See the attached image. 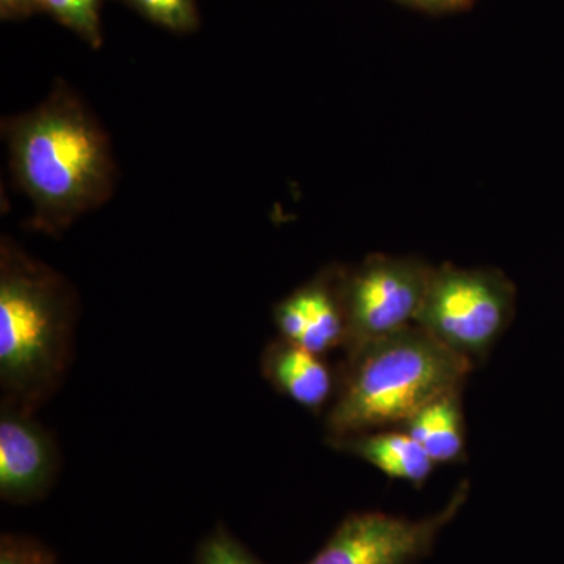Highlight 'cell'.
Listing matches in <instances>:
<instances>
[{
  "label": "cell",
  "instance_id": "cell-11",
  "mask_svg": "<svg viewBox=\"0 0 564 564\" xmlns=\"http://www.w3.org/2000/svg\"><path fill=\"white\" fill-rule=\"evenodd\" d=\"M462 391L456 389L437 397L400 426L422 445L436 466L462 462L466 455Z\"/></svg>",
  "mask_w": 564,
  "mask_h": 564
},
{
  "label": "cell",
  "instance_id": "cell-13",
  "mask_svg": "<svg viewBox=\"0 0 564 564\" xmlns=\"http://www.w3.org/2000/svg\"><path fill=\"white\" fill-rule=\"evenodd\" d=\"M193 564H263L250 549L218 524L196 549Z\"/></svg>",
  "mask_w": 564,
  "mask_h": 564
},
{
  "label": "cell",
  "instance_id": "cell-12",
  "mask_svg": "<svg viewBox=\"0 0 564 564\" xmlns=\"http://www.w3.org/2000/svg\"><path fill=\"white\" fill-rule=\"evenodd\" d=\"M39 7L93 47L101 46V0H40Z\"/></svg>",
  "mask_w": 564,
  "mask_h": 564
},
{
  "label": "cell",
  "instance_id": "cell-18",
  "mask_svg": "<svg viewBox=\"0 0 564 564\" xmlns=\"http://www.w3.org/2000/svg\"><path fill=\"white\" fill-rule=\"evenodd\" d=\"M400 2L411 3V6H414L415 0H400Z\"/></svg>",
  "mask_w": 564,
  "mask_h": 564
},
{
  "label": "cell",
  "instance_id": "cell-15",
  "mask_svg": "<svg viewBox=\"0 0 564 564\" xmlns=\"http://www.w3.org/2000/svg\"><path fill=\"white\" fill-rule=\"evenodd\" d=\"M0 564H57V556L36 538L3 533L0 538Z\"/></svg>",
  "mask_w": 564,
  "mask_h": 564
},
{
  "label": "cell",
  "instance_id": "cell-4",
  "mask_svg": "<svg viewBox=\"0 0 564 564\" xmlns=\"http://www.w3.org/2000/svg\"><path fill=\"white\" fill-rule=\"evenodd\" d=\"M516 288L500 270L433 269L415 325L448 350L484 361L513 322Z\"/></svg>",
  "mask_w": 564,
  "mask_h": 564
},
{
  "label": "cell",
  "instance_id": "cell-17",
  "mask_svg": "<svg viewBox=\"0 0 564 564\" xmlns=\"http://www.w3.org/2000/svg\"><path fill=\"white\" fill-rule=\"evenodd\" d=\"M40 0H0V10L3 18L22 17L40 10Z\"/></svg>",
  "mask_w": 564,
  "mask_h": 564
},
{
  "label": "cell",
  "instance_id": "cell-3",
  "mask_svg": "<svg viewBox=\"0 0 564 564\" xmlns=\"http://www.w3.org/2000/svg\"><path fill=\"white\" fill-rule=\"evenodd\" d=\"M474 364L445 348L421 326L345 355L325 417L326 441L400 429L422 406L463 389Z\"/></svg>",
  "mask_w": 564,
  "mask_h": 564
},
{
  "label": "cell",
  "instance_id": "cell-7",
  "mask_svg": "<svg viewBox=\"0 0 564 564\" xmlns=\"http://www.w3.org/2000/svg\"><path fill=\"white\" fill-rule=\"evenodd\" d=\"M62 456L50 430L33 414L0 406V499L29 505L44 499L58 473Z\"/></svg>",
  "mask_w": 564,
  "mask_h": 564
},
{
  "label": "cell",
  "instance_id": "cell-5",
  "mask_svg": "<svg viewBox=\"0 0 564 564\" xmlns=\"http://www.w3.org/2000/svg\"><path fill=\"white\" fill-rule=\"evenodd\" d=\"M434 267L413 256L370 254L345 267V355L415 325Z\"/></svg>",
  "mask_w": 564,
  "mask_h": 564
},
{
  "label": "cell",
  "instance_id": "cell-14",
  "mask_svg": "<svg viewBox=\"0 0 564 564\" xmlns=\"http://www.w3.org/2000/svg\"><path fill=\"white\" fill-rule=\"evenodd\" d=\"M126 2L148 20L170 31L191 32L198 25L195 0H126Z\"/></svg>",
  "mask_w": 564,
  "mask_h": 564
},
{
  "label": "cell",
  "instance_id": "cell-9",
  "mask_svg": "<svg viewBox=\"0 0 564 564\" xmlns=\"http://www.w3.org/2000/svg\"><path fill=\"white\" fill-rule=\"evenodd\" d=\"M261 372L274 391L313 413L333 403L339 383V375L336 377L322 355L280 336L263 348Z\"/></svg>",
  "mask_w": 564,
  "mask_h": 564
},
{
  "label": "cell",
  "instance_id": "cell-1",
  "mask_svg": "<svg viewBox=\"0 0 564 564\" xmlns=\"http://www.w3.org/2000/svg\"><path fill=\"white\" fill-rule=\"evenodd\" d=\"M0 129L11 180L32 206V231L62 236L109 203L118 182L109 133L66 82L32 110L3 118Z\"/></svg>",
  "mask_w": 564,
  "mask_h": 564
},
{
  "label": "cell",
  "instance_id": "cell-8",
  "mask_svg": "<svg viewBox=\"0 0 564 564\" xmlns=\"http://www.w3.org/2000/svg\"><path fill=\"white\" fill-rule=\"evenodd\" d=\"M344 272V265L332 263L273 307L282 339L322 356L345 347Z\"/></svg>",
  "mask_w": 564,
  "mask_h": 564
},
{
  "label": "cell",
  "instance_id": "cell-10",
  "mask_svg": "<svg viewBox=\"0 0 564 564\" xmlns=\"http://www.w3.org/2000/svg\"><path fill=\"white\" fill-rule=\"evenodd\" d=\"M337 452L356 456L392 480H402L422 488L436 464L422 445L400 429L380 430L329 441Z\"/></svg>",
  "mask_w": 564,
  "mask_h": 564
},
{
  "label": "cell",
  "instance_id": "cell-2",
  "mask_svg": "<svg viewBox=\"0 0 564 564\" xmlns=\"http://www.w3.org/2000/svg\"><path fill=\"white\" fill-rule=\"evenodd\" d=\"M80 315L73 282L0 239V406L35 414L68 377Z\"/></svg>",
  "mask_w": 564,
  "mask_h": 564
},
{
  "label": "cell",
  "instance_id": "cell-6",
  "mask_svg": "<svg viewBox=\"0 0 564 564\" xmlns=\"http://www.w3.org/2000/svg\"><path fill=\"white\" fill-rule=\"evenodd\" d=\"M469 481L458 486L440 513L410 521L381 511L348 514L321 551L303 564H414L458 516L469 497Z\"/></svg>",
  "mask_w": 564,
  "mask_h": 564
},
{
  "label": "cell",
  "instance_id": "cell-16",
  "mask_svg": "<svg viewBox=\"0 0 564 564\" xmlns=\"http://www.w3.org/2000/svg\"><path fill=\"white\" fill-rule=\"evenodd\" d=\"M473 2L474 0H415L414 6L433 13H444L467 9Z\"/></svg>",
  "mask_w": 564,
  "mask_h": 564
}]
</instances>
